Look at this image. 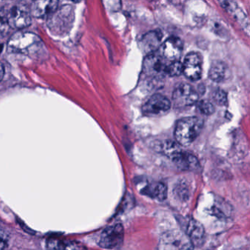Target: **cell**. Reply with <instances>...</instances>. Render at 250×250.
<instances>
[{
    "label": "cell",
    "instance_id": "6da1fadb",
    "mask_svg": "<svg viewBox=\"0 0 250 250\" xmlns=\"http://www.w3.org/2000/svg\"><path fill=\"white\" fill-rule=\"evenodd\" d=\"M8 52L36 58L43 53L44 44L37 35L32 32L19 31L14 33L8 42Z\"/></svg>",
    "mask_w": 250,
    "mask_h": 250
},
{
    "label": "cell",
    "instance_id": "7a4b0ae2",
    "mask_svg": "<svg viewBox=\"0 0 250 250\" xmlns=\"http://www.w3.org/2000/svg\"><path fill=\"white\" fill-rule=\"evenodd\" d=\"M161 151L173 162V163L184 170H197L199 162L197 158L188 152L184 151L176 142L167 140L162 143Z\"/></svg>",
    "mask_w": 250,
    "mask_h": 250
},
{
    "label": "cell",
    "instance_id": "3957f363",
    "mask_svg": "<svg viewBox=\"0 0 250 250\" xmlns=\"http://www.w3.org/2000/svg\"><path fill=\"white\" fill-rule=\"evenodd\" d=\"M74 17V8L69 5H62L47 17L48 28L55 36L67 34L72 27Z\"/></svg>",
    "mask_w": 250,
    "mask_h": 250
},
{
    "label": "cell",
    "instance_id": "277c9868",
    "mask_svg": "<svg viewBox=\"0 0 250 250\" xmlns=\"http://www.w3.org/2000/svg\"><path fill=\"white\" fill-rule=\"evenodd\" d=\"M203 126V120L197 117H188L180 120L175 129L176 143L183 146L191 144L198 137Z\"/></svg>",
    "mask_w": 250,
    "mask_h": 250
},
{
    "label": "cell",
    "instance_id": "5b68a950",
    "mask_svg": "<svg viewBox=\"0 0 250 250\" xmlns=\"http://www.w3.org/2000/svg\"><path fill=\"white\" fill-rule=\"evenodd\" d=\"M7 19L11 30H23L31 24L30 9L22 4L5 5Z\"/></svg>",
    "mask_w": 250,
    "mask_h": 250
},
{
    "label": "cell",
    "instance_id": "8992f818",
    "mask_svg": "<svg viewBox=\"0 0 250 250\" xmlns=\"http://www.w3.org/2000/svg\"><path fill=\"white\" fill-rule=\"evenodd\" d=\"M193 247L187 235L181 231L172 230L162 235L158 250H193Z\"/></svg>",
    "mask_w": 250,
    "mask_h": 250
},
{
    "label": "cell",
    "instance_id": "52a82bcc",
    "mask_svg": "<svg viewBox=\"0 0 250 250\" xmlns=\"http://www.w3.org/2000/svg\"><path fill=\"white\" fill-rule=\"evenodd\" d=\"M124 229L121 224H116L104 229L99 238V245L107 250H115L122 246Z\"/></svg>",
    "mask_w": 250,
    "mask_h": 250
},
{
    "label": "cell",
    "instance_id": "ba28073f",
    "mask_svg": "<svg viewBox=\"0 0 250 250\" xmlns=\"http://www.w3.org/2000/svg\"><path fill=\"white\" fill-rule=\"evenodd\" d=\"M167 64L163 56L153 53L147 55L143 62V73L146 77L154 80L162 79L166 75Z\"/></svg>",
    "mask_w": 250,
    "mask_h": 250
},
{
    "label": "cell",
    "instance_id": "9c48e42d",
    "mask_svg": "<svg viewBox=\"0 0 250 250\" xmlns=\"http://www.w3.org/2000/svg\"><path fill=\"white\" fill-rule=\"evenodd\" d=\"M197 90L188 84L178 86L172 95V102L175 108H184L197 103L198 100Z\"/></svg>",
    "mask_w": 250,
    "mask_h": 250
},
{
    "label": "cell",
    "instance_id": "30bf717a",
    "mask_svg": "<svg viewBox=\"0 0 250 250\" xmlns=\"http://www.w3.org/2000/svg\"><path fill=\"white\" fill-rule=\"evenodd\" d=\"M171 102L160 94L152 96L143 106V114L148 117H160L167 113L170 109Z\"/></svg>",
    "mask_w": 250,
    "mask_h": 250
},
{
    "label": "cell",
    "instance_id": "8fae6325",
    "mask_svg": "<svg viewBox=\"0 0 250 250\" xmlns=\"http://www.w3.org/2000/svg\"><path fill=\"white\" fill-rule=\"evenodd\" d=\"M183 73L191 81H197L201 78L202 58L197 52H190L186 57L183 63Z\"/></svg>",
    "mask_w": 250,
    "mask_h": 250
},
{
    "label": "cell",
    "instance_id": "7c38bea8",
    "mask_svg": "<svg viewBox=\"0 0 250 250\" xmlns=\"http://www.w3.org/2000/svg\"><path fill=\"white\" fill-rule=\"evenodd\" d=\"M221 6L226 10L227 12L229 13L232 18L241 25L247 33V36L250 35V23H249L248 17L246 15L242 9L235 3L231 1H222L219 2Z\"/></svg>",
    "mask_w": 250,
    "mask_h": 250
},
{
    "label": "cell",
    "instance_id": "4fadbf2b",
    "mask_svg": "<svg viewBox=\"0 0 250 250\" xmlns=\"http://www.w3.org/2000/svg\"><path fill=\"white\" fill-rule=\"evenodd\" d=\"M184 44L179 38H169L162 45L163 58L170 62L178 61L182 54Z\"/></svg>",
    "mask_w": 250,
    "mask_h": 250
},
{
    "label": "cell",
    "instance_id": "5bb4252c",
    "mask_svg": "<svg viewBox=\"0 0 250 250\" xmlns=\"http://www.w3.org/2000/svg\"><path fill=\"white\" fill-rule=\"evenodd\" d=\"M59 8V2L56 0H41L34 2L30 8L32 17L44 18L53 14Z\"/></svg>",
    "mask_w": 250,
    "mask_h": 250
},
{
    "label": "cell",
    "instance_id": "9a60e30c",
    "mask_svg": "<svg viewBox=\"0 0 250 250\" xmlns=\"http://www.w3.org/2000/svg\"><path fill=\"white\" fill-rule=\"evenodd\" d=\"M162 38H163V36L159 30L149 32L147 34L145 35L140 40V49L147 55L154 53L156 49L160 46Z\"/></svg>",
    "mask_w": 250,
    "mask_h": 250
},
{
    "label": "cell",
    "instance_id": "2e32d148",
    "mask_svg": "<svg viewBox=\"0 0 250 250\" xmlns=\"http://www.w3.org/2000/svg\"><path fill=\"white\" fill-rule=\"evenodd\" d=\"M193 245H200L205 238V229L203 225L195 219H191L187 228V234Z\"/></svg>",
    "mask_w": 250,
    "mask_h": 250
},
{
    "label": "cell",
    "instance_id": "e0dca14e",
    "mask_svg": "<svg viewBox=\"0 0 250 250\" xmlns=\"http://www.w3.org/2000/svg\"><path fill=\"white\" fill-rule=\"evenodd\" d=\"M208 76L209 78L215 83H223L229 78L230 71L225 62L216 61L210 66Z\"/></svg>",
    "mask_w": 250,
    "mask_h": 250
},
{
    "label": "cell",
    "instance_id": "ac0fdd59",
    "mask_svg": "<svg viewBox=\"0 0 250 250\" xmlns=\"http://www.w3.org/2000/svg\"><path fill=\"white\" fill-rule=\"evenodd\" d=\"M143 193L145 195L162 201L167 197V187L164 183H153L143 188Z\"/></svg>",
    "mask_w": 250,
    "mask_h": 250
},
{
    "label": "cell",
    "instance_id": "d6986e66",
    "mask_svg": "<svg viewBox=\"0 0 250 250\" xmlns=\"http://www.w3.org/2000/svg\"><path fill=\"white\" fill-rule=\"evenodd\" d=\"M11 27L7 19L6 12L5 6L0 9V39L8 36L11 33Z\"/></svg>",
    "mask_w": 250,
    "mask_h": 250
},
{
    "label": "cell",
    "instance_id": "ffe728a7",
    "mask_svg": "<svg viewBox=\"0 0 250 250\" xmlns=\"http://www.w3.org/2000/svg\"><path fill=\"white\" fill-rule=\"evenodd\" d=\"M183 73V63L180 61H172L167 64L166 68V75L169 77H178Z\"/></svg>",
    "mask_w": 250,
    "mask_h": 250
},
{
    "label": "cell",
    "instance_id": "44dd1931",
    "mask_svg": "<svg viewBox=\"0 0 250 250\" xmlns=\"http://www.w3.org/2000/svg\"><path fill=\"white\" fill-rule=\"evenodd\" d=\"M57 250H87L83 244L77 241L63 242L61 241Z\"/></svg>",
    "mask_w": 250,
    "mask_h": 250
},
{
    "label": "cell",
    "instance_id": "7402d4cb",
    "mask_svg": "<svg viewBox=\"0 0 250 250\" xmlns=\"http://www.w3.org/2000/svg\"><path fill=\"white\" fill-rule=\"evenodd\" d=\"M197 109L200 113L205 115H210L213 113L215 109L213 105L207 100H202L197 103Z\"/></svg>",
    "mask_w": 250,
    "mask_h": 250
},
{
    "label": "cell",
    "instance_id": "603a6c76",
    "mask_svg": "<svg viewBox=\"0 0 250 250\" xmlns=\"http://www.w3.org/2000/svg\"><path fill=\"white\" fill-rule=\"evenodd\" d=\"M213 99L219 106H225L227 104V101H228L227 93L224 90L218 89L213 92Z\"/></svg>",
    "mask_w": 250,
    "mask_h": 250
},
{
    "label": "cell",
    "instance_id": "cb8c5ba5",
    "mask_svg": "<svg viewBox=\"0 0 250 250\" xmlns=\"http://www.w3.org/2000/svg\"><path fill=\"white\" fill-rule=\"evenodd\" d=\"M8 240H9V237H8V232L2 227H0V250H4L6 248Z\"/></svg>",
    "mask_w": 250,
    "mask_h": 250
},
{
    "label": "cell",
    "instance_id": "d4e9b609",
    "mask_svg": "<svg viewBox=\"0 0 250 250\" xmlns=\"http://www.w3.org/2000/svg\"><path fill=\"white\" fill-rule=\"evenodd\" d=\"M5 76V67L2 62H0V82L2 81Z\"/></svg>",
    "mask_w": 250,
    "mask_h": 250
}]
</instances>
